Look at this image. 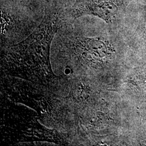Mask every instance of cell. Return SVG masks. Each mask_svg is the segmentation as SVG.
<instances>
[{"label": "cell", "mask_w": 146, "mask_h": 146, "mask_svg": "<svg viewBox=\"0 0 146 146\" xmlns=\"http://www.w3.org/2000/svg\"><path fill=\"white\" fill-rule=\"evenodd\" d=\"M58 13L46 9L35 31L23 41L12 46L7 52L11 67L29 76L49 78L54 76L50 63L51 42L58 29Z\"/></svg>", "instance_id": "cell-1"}, {"label": "cell", "mask_w": 146, "mask_h": 146, "mask_svg": "<svg viewBox=\"0 0 146 146\" xmlns=\"http://www.w3.org/2000/svg\"><path fill=\"white\" fill-rule=\"evenodd\" d=\"M139 15V28L142 36L146 40V4L141 5Z\"/></svg>", "instance_id": "cell-4"}, {"label": "cell", "mask_w": 146, "mask_h": 146, "mask_svg": "<svg viewBox=\"0 0 146 146\" xmlns=\"http://www.w3.org/2000/svg\"><path fill=\"white\" fill-rule=\"evenodd\" d=\"M132 1L78 0L61 14L65 19L73 20L83 16H93L111 26L122 19Z\"/></svg>", "instance_id": "cell-2"}, {"label": "cell", "mask_w": 146, "mask_h": 146, "mask_svg": "<svg viewBox=\"0 0 146 146\" xmlns=\"http://www.w3.org/2000/svg\"><path fill=\"white\" fill-rule=\"evenodd\" d=\"M70 44L75 54L84 61L102 58L110 50L108 43L99 37H76Z\"/></svg>", "instance_id": "cell-3"}]
</instances>
